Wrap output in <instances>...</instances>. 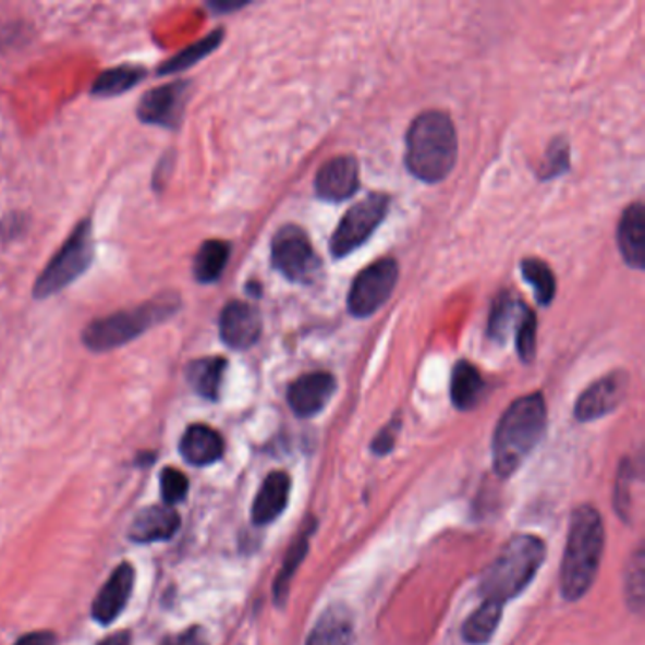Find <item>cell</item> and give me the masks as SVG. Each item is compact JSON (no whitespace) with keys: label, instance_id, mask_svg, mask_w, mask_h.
Segmentation results:
<instances>
[{"label":"cell","instance_id":"1","mask_svg":"<svg viewBox=\"0 0 645 645\" xmlns=\"http://www.w3.org/2000/svg\"><path fill=\"white\" fill-rule=\"evenodd\" d=\"M459 158V138L451 118L439 110L416 115L407 131L405 166L415 179L438 184Z\"/></svg>","mask_w":645,"mask_h":645},{"label":"cell","instance_id":"2","mask_svg":"<svg viewBox=\"0 0 645 645\" xmlns=\"http://www.w3.org/2000/svg\"><path fill=\"white\" fill-rule=\"evenodd\" d=\"M547 428L544 395L534 392L519 398L506 409L492 439V462L500 477H511L528 459Z\"/></svg>","mask_w":645,"mask_h":645},{"label":"cell","instance_id":"3","mask_svg":"<svg viewBox=\"0 0 645 645\" xmlns=\"http://www.w3.org/2000/svg\"><path fill=\"white\" fill-rule=\"evenodd\" d=\"M604 551L603 516L591 506H581L572 515L567 549L560 570L562 596L574 603L593 587Z\"/></svg>","mask_w":645,"mask_h":645},{"label":"cell","instance_id":"4","mask_svg":"<svg viewBox=\"0 0 645 645\" xmlns=\"http://www.w3.org/2000/svg\"><path fill=\"white\" fill-rule=\"evenodd\" d=\"M545 560V544L536 536H516L506 544L495 562L480 575L479 591L487 603L503 606L521 595L538 574Z\"/></svg>","mask_w":645,"mask_h":645},{"label":"cell","instance_id":"5","mask_svg":"<svg viewBox=\"0 0 645 645\" xmlns=\"http://www.w3.org/2000/svg\"><path fill=\"white\" fill-rule=\"evenodd\" d=\"M177 308L179 300H172V295L169 294L163 300L144 303L141 307L95 320L84 331V343L89 351H112L115 346L130 343L144 331L150 330L151 326L167 320Z\"/></svg>","mask_w":645,"mask_h":645},{"label":"cell","instance_id":"6","mask_svg":"<svg viewBox=\"0 0 645 645\" xmlns=\"http://www.w3.org/2000/svg\"><path fill=\"white\" fill-rule=\"evenodd\" d=\"M94 259V239H92V223L84 222L76 226L71 238L61 246V251L53 256L42 275L35 284V297L44 300L65 290L72 280L78 279L86 271Z\"/></svg>","mask_w":645,"mask_h":645},{"label":"cell","instance_id":"7","mask_svg":"<svg viewBox=\"0 0 645 645\" xmlns=\"http://www.w3.org/2000/svg\"><path fill=\"white\" fill-rule=\"evenodd\" d=\"M388 205H390L388 195L372 194L367 195L364 202L349 208V212L339 222L338 230L331 235V254L336 258H344L366 243L385 220Z\"/></svg>","mask_w":645,"mask_h":645},{"label":"cell","instance_id":"8","mask_svg":"<svg viewBox=\"0 0 645 645\" xmlns=\"http://www.w3.org/2000/svg\"><path fill=\"white\" fill-rule=\"evenodd\" d=\"M271 258L275 269L292 282L308 284L320 271V258L297 226H287L272 238Z\"/></svg>","mask_w":645,"mask_h":645},{"label":"cell","instance_id":"9","mask_svg":"<svg viewBox=\"0 0 645 645\" xmlns=\"http://www.w3.org/2000/svg\"><path fill=\"white\" fill-rule=\"evenodd\" d=\"M400 277V266L392 258L375 261L360 272L349 292V311L356 318H366L377 313L394 292Z\"/></svg>","mask_w":645,"mask_h":645},{"label":"cell","instance_id":"10","mask_svg":"<svg viewBox=\"0 0 645 645\" xmlns=\"http://www.w3.org/2000/svg\"><path fill=\"white\" fill-rule=\"evenodd\" d=\"M626 388H629V377L624 374H611L596 380L595 385H591L575 403V418L581 423H591L616 411L626 395Z\"/></svg>","mask_w":645,"mask_h":645},{"label":"cell","instance_id":"11","mask_svg":"<svg viewBox=\"0 0 645 645\" xmlns=\"http://www.w3.org/2000/svg\"><path fill=\"white\" fill-rule=\"evenodd\" d=\"M187 87V82H174L151 89L144 95L136 114L144 123L174 127L184 112Z\"/></svg>","mask_w":645,"mask_h":645},{"label":"cell","instance_id":"12","mask_svg":"<svg viewBox=\"0 0 645 645\" xmlns=\"http://www.w3.org/2000/svg\"><path fill=\"white\" fill-rule=\"evenodd\" d=\"M259 336L261 316L258 308L243 302H231L223 307L220 315V338L223 343L235 351H246L252 344L258 343Z\"/></svg>","mask_w":645,"mask_h":645},{"label":"cell","instance_id":"13","mask_svg":"<svg viewBox=\"0 0 645 645\" xmlns=\"http://www.w3.org/2000/svg\"><path fill=\"white\" fill-rule=\"evenodd\" d=\"M336 388L338 382L333 375L326 372L303 375L288 388V403L295 415L311 418L328 405L331 395L336 394Z\"/></svg>","mask_w":645,"mask_h":645},{"label":"cell","instance_id":"14","mask_svg":"<svg viewBox=\"0 0 645 645\" xmlns=\"http://www.w3.org/2000/svg\"><path fill=\"white\" fill-rule=\"evenodd\" d=\"M358 187V161L352 156H339V158L330 159L316 174V194L326 202H344L356 194Z\"/></svg>","mask_w":645,"mask_h":645},{"label":"cell","instance_id":"15","mask_svg":"<svg viewBox=\"0 0 645 645\" xmlns=\"http://www.w3.org/2000/svg\"><path fill=\"white\" fill-rule=\"evenodd\" d=\"M133 583H135V572L131 564L115 568L114 574L110 575V580L105 583L101 593L95 598L94 608H92L95 621L101 624L115 621L130 600Z\"/></svg>","mask_w":645,"mask_h":645},{"label":"cell","instance_id":"16","mask_svg":"<svg viewBox=\"0 0 645 645\" xmlns=\"http://www.w3.org/2000/svg\"><path fill=\"white\" fill-rule=\"evenodd\" d=\"M617 241L624 261L642 271L645 266V212L642 203H634L624 210Z\"/></svg>","mask_w":645,"mask_h":645},{"label":"cell","instance_id":"17","mask_svg":"<svg viewBox=\"0 0 645 645\" xmlns=\"http://www.w3.org/2000/svg\"><path fill=\"white\" fill-rule=\"evenodd\" d=\"M354 640V619L344 604H331L318 617L315 629L311 631L307 645H352Z\"/></svg>","mask_w":645,"mask_h":645},{"label":"cell","instance_id":"18","mask_svg":"<svg viewBox=\"0 0 645 645\" xmlns=\"http://www.w3.org/2000/svg\"><path fill=\"white\" fill-rule=\"evenodd\" d=\"M180 516L171 506L167 508H146L135 516L131 524L130 536L138 544H151V541H166L179 531Z\"/></svg>","mask_w":645,"mask_h":645},{"label":"cell","instance_id":"19","mask_svg":"<svg viewBox=\"0 0 645 645\" xmlns=\"http://www.w3.org/2000/svg\"><path fill=\"white\" fill-rule=\"evenodd\" d=\"M290 477L284 472H272L267 475L259 488L256 500L252 503V521L256 524H269L287 510L290 498Z\"/></svg>","mask_w":645,"mask_h":645},{"label":"cell","instance_id":"20","mask_svg":"<svg viewBox=\"0 0 645 645\" xmlns=\"http://www.w3.org/2000/svg\"><path fill=\"white\" fill-rule=\"evenodd\" d=\"M180 452L192 466H208L222 459L223 439L205 424L190 426L180 441Z\"/></svg>","mask_w":645,"mask_h":645},{"label":"cell","instance_id":"21","mask_svg":"<svg viewBox=\"0 0 645 645\" xmlns=\"http://www.w3.org/2000/svg\"><path fill=\"white\" fill-rule=\"evenodd\" d=\"M483 392H485V380L477 372V367L466 360H460L452 369L451 400L454 407L460 411L474 409L479 403Z\"/></svg>","mask_w":645,"mask_h":645},{"label":"cell","instance_id":"22","mask_svg":"<svg viewBox=\"0 0 645 645\" xmlns=\"http://www.w3.org/2000/svg\"><path fill=\"white\" fill-rule=\"evenodd\" d=\"M226 360L202 358L195 360L187 367V382L194 387L197 394L207 400H218L220 387H222L223 372H226Z\"/></svg>","mask_w":645,"mask_h":645},{"label":"cell","instance_id":"23","mask_svg":"<svg viewBox=\"0 0 645 645\" xmlns=\"http://www.w3.org/2000/svg\"><path fill=\"white\" fill-rule=\"evenodd\" d=\"M503 606L496 603L480 604L479 608L467 617L466 623L462 626V638L467 644L483 645L495 636L496 629L502 619Z\"/></svg>","mask_w":645,"mask_h":645},{"label":"cell","instance_id":"24","mask_svg":"<svg viewBox=\"0 0 645 645\" xmlns=\"http://www.w3.org/2000/svg\"><path fill=\"white\" fill-rule=\"evenodd\" d=\"M230 244L223 241H207L199 252L195 254L194 275L195 279L203 284H210L220 279L223 269L230 259Z\"/></svg>","mask_w":645,"mask_h":645},{"label":"cell","instance_id":"25","mask_svg":"<svg viewBox=\"0 0 645 645\" xmlns=\"http://www.w3.org/2000/svg\"><path fill=\"white\" fill-rule=\"evenodd\" d=\"M143 78L144 71L138 66H115L102 72L101 76L95 80L92 94L97 97H115L130 92L131 87H135Z\"/></svg>","mask_w":645,"mask_h":645},{"label":"cell","instance_id":"26","mask_svg":"<svg viewBox=\"0 0 645 645\" xmlns=\"http://www.w3.org/2000/svg\"><path fill=\"white\" fill-rule=\"evenodd\" d=\"M521 272H523V279L534 288L536 302L547 307L557 294V279L552 275L551 267L541 259L526 258L521 264Z\"/></svg>","mask_w":645,"mask_h":645},{"label":"cell","instance_id":"27","mask_svg":"<svg viewBox=\"0 0 645 645\" xmlns=\"http://www.w3.org/2000/svg\"><path fill=\"white\" fill-rule=\"evenodd\" d=\"M524 303L519 302L515 295L506 294L500 295L492 305V313H490V320H488V333L490 338L503 343L508 338V331L513 326V318L519 316Z\"/></svg>","mask_w":645,"mask_h":645},{"label":"cell","instance_id":"28","mask_svg":"<svg viewBox=\"0 0 645 645\" xmlns=\"http://www.w3.org/2000/svg\"><path fill=\"white\" fill-rule=\"evenodd\" d=\"M223 31L218 29L208 35L207 38H203L202 42H195L194 46H190L184 51H180L179 56L169 59L166 65L159 69L161 74H174V72L186 71L190 66H194L197 61H202L203 58H207L210 51H215L218 48V44L222 42Z\"/></svg>","mask_w":645,"mask_h":645},{"label":"cell","instance_id":"29","mask_svg":"<svg viewBox=\"0 0 645 645\" xmlns=\"http://www.w3.org/2000/svg\"><path fill=\"white\" fill-rule=\"evenodd\" d=\"M308 551V534H302L300 538L295 539L292 549L288 551L287 560L282 564L279 577L275 581V600L277 604H284L288 596V588H290V581L294 577L295 570L302 564L305 555Z\"/></svg>","mask_w":645,"mask_h":645},{"label":"cell","instance_id":"30","mask_svg":"<svg viewBox=\"0 0 645 645\" xmlns=\"http://www.w3.org/2000/svg\"><path fill=\"white\" fill-rule=\"evenodd\" d=\"M624 591H626V600L632 611L644 610V551L640 547L638 551L631 557V562L624 572Z\"/></svg>","mask_w":645,"mask_h":645},{"label":"cell","instance_id":"31","mask_svg":"<svg viewBox=\"0 0 645 645\" xmlns=\"http://www.w3.org/2000/svg\"><path fill=\"white\" fill-rule=\"evenodd\" d=\"M516 351L524 364H531L536 356V330H538V320L531 307L524 305L523 313L519 316L516 322Z\"/></svg>","mask_w":645,"mask_h":645},{"label":"cell","instance_id":"32","mask_svg":"<svg viewBox=\"0 0 645 645\" xmlns=\"http://www.w3.org/2000/svg\"><path fill=\"white\" fill-rule=\"evenodd\" d=\"M636 479L632 464L624 462L621 470H619V479H617L616 495H613V503H616L619 515L623 516L624 521L632 519V510H634V500H632V483Z\"/></svg>","mask_w":645,"mask_h":645},{"label":"cell","instance_id":"33","mask_svg":"<svg viewBox=\"0 0 645 645\" xmlns=\"http://www.w3.org/2000/svg\"><path fill=\"white\" fill-rule=\"evenodd\" d=\"M161 495L169 506L182 502L187 495V479L186 475L174 470V467H167L161 472Z\"/></svg>","mask_w":645,"mask_h":645},{"label":"cell","instance_id":"34","mask_svg":"<svg viewBox=\"0 0 645 645\" xmlns=\"http://www.w3.org/2000/svg\"><path fill=\"white\" fill-rule=\"evenodd\" d=\"M549 161L545 163V172H541V179H551L568 169V146L562 141H555L552 148L547 154Z\"/></svg>","mask_w":645,"mask_h":645},{"label":"cell","instance_id":"35","mask_svg":"<svg viewBox=\"0 0 645 645\" xmlns=\"http://www.w3.org/2000/svg\"><path fill=\"white\" fill-rule=\"evenodd\" d=\"M398 431H400V418H394V421L388 424L387 428H382V430L379 431V436L374 439L372 451H374L375 454H379V457L388 454V452L392 451V447H394Z\"/></svg>","mask_w":645,"mask_h":645},{"label":"cell","instance_id":"36","mask_svg":"<svg viewBox=\"0 0 645 645\" xmlns=\"http://www.w3.org/2000/svg\"><path fill=\"white\" fill-rule=\"evenodd\" d=\"M58 640L51 634V632H33L23 636L22 640H17L14 645H56Z\"/></svg>","mask_w":645,"mask_h":645},{"label":"cell","instance_id":"37","mask_svg":"<svg viewBox=\"0 0 645 645\" xmlns=\"http://www.w3.org/2000/svg\"><path fill=\"white\" fill-rule=\"evenodd\" d=\"M179 645H208L207 640L203 636V632L199 629H194V631L187 632L182 636L180 640Z\"/></svg>","mask_w":645,"mask_h":645},{"label":"cell","instance_id":"38","mask_svg":"<svg viewBox=\"0 0 645 645\" xmlns=\"http://www.w3.org/2000/svg\"><path fill=\"white\" fill-rule=\"evenodd\" d=\"M99 645H131V636L127 632H115L112 636L102 640Z\"/></svg>","mask_w":645,"mask_h":645}]
</instances>
